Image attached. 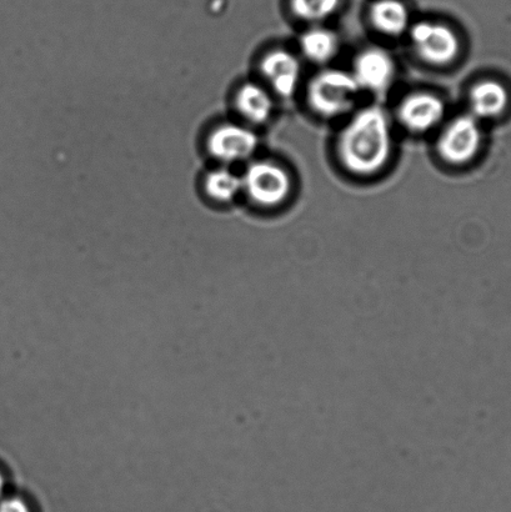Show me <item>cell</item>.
<instances>
[{
  "instance_id": "cell-6",
  "label": "cell",
  "mask_w": 511,
  "mask_h": 512,
  "mask_svg": "<svg viewBox=\"0 0 511 512\" xmlns=\"http://www.w3.org/2000/svg\"><path fill=\"white\" fill-rule=\"evenodd\" d=\"M395 63L387 50L378 47L364 49L357 55L353 65V77L360 90L384 94L392 87Z\"/></svg>"
},
{
  "instance_id": "cell-8",
  "label": "cell",
  "mask_w": 511,
  "mask_h": 512,
  "mask_svg": "<svg viewBox=\"0 0 511 512\" xmlns=\"http://www.w3.org/2000/svg\"><path fill=\"white\" fill-rule=\"evenodd\" d=\"M259 140L252 130L237 124H223L210 134L208 149L224 163L242 162L252 157Z\"/></svg>"
},
{
  "instance_id": "cell-13",
  "label": "cell",
  "mask_w": 511,
  "mask_h": 512,
  "mask_svg": "<svg viewBox=\"0 0 511 512\" xmlns=\"http://www.w3.org/2000/svg\"><path fill=\"white\" fill-rule=\"evenodd\" d=\"M300 49L309 62L327 64L339 52L338 35L327 28L307 30L299 40Z\"/></svg>"
},
{
  "instance_id": "cell-3",
  "label": "cell",
  "mask_w": 511,
  "mask_h": 512,
  "mask_svg": "<svg viewBox=\"0 0 511 512\" xmlns=\"http://www.w3.org/2000/svg\"><path fill=\"white\" fill-rule=\"evenodd\" d=\"M243 190L255 204L278 207L292 193L293 182L287 169L269 160L249 165L242 178Z\"/></svg>"
},
{
  "instance_id": "cell-9",
  "label": "cell",
  "mask_w": 511,
  "mask_h": 512,
  "mask_svg": "<svg viewBox=\"0 0 511 512\" xmlns=\"http://www.w3.org/2000/svg\"><path fill=\"white\" fill-rule=\"evenodd\" d=\"M260 72L275 94L283 98H292L302 79V64L288 50L274 49L264 55L260 63Z\"/></svg>"
},
{
  "instance_id": "cell-7",
  "label": "cell",
  "mask_w": 511,
  "mask_h": 512,
  "mask_svg": "<svg viewBox=\"0 0 511 512\" xmlns=\"http://www.w3.org/2000/svg\"><path fill=\"white\" fill-rule=\"evenodd\" d=\"M397 115L400 124L409 132L425 133L442 122L445 104L442 98L433 93H412L400 102Z\"/></svg>"
},
{
  "instance_id": "cell-16",
  "label": "cell",
  "mask_w": 511,
  "mask_h": 512,
  "mask_svg": "<svg viewBox=\"0 0 511 512\" xmlns=\"http://www.w3.org/2000/svg\"><path fill=\"white\" fill-rule=\"evenodd\" d=\"M0 512H30L22 499L10 498L0 501Z\"/></svg>"
},
{
  "instance_id": "cell-14",
  "label": "cell",
  "mask_w": 511,
  "mask_h": 512,
  "mask_svg": "<svg viewBox=\"0 0 511 512\" xmlns=\"http://www.w3.org/2000/svg\"><path fill=\"white\" fill-rule=\"evenodd\" d=\"M205 190L217 202L228 203L243 190L242 178L228 169H215L205 177Z\"/></svg>"
},
{
  "instance_id": "cell-10",
  "label": "cell",
  "mask_w": 511,
  "mask_h": 512,
  "mask_svg": "<svg viewBox=\"0 0 511 512\" xmlns=\"http://www.w3.org/2000/svg\"><path fill=\"white\" fill-rule=\"evenodd\" d=\"M511 97L507 85L497 79H484L475 83L469 93L473 117L492 120L502 117L510 107Z\"/></svg>"
},
{
  "instance_id": "cell-2",
  "label": "cell",
  "mask_w": 511,
  "mask_h": 512,
  "mask_svg": "<svg viewBox=\"0 0 511 512\" xmlns=\"http://www.w3.org/2000/svg\"><path fill=\"white\" fill-rule=\"evenodd\" d=\"M360 92L352 73L342 69H325L310 80L308 104L320 117L333 119L348 114Z\"/></svg>"
},
{
  "instance_id": "cell-11",
  "label": "cell",
  "mask_w": 511,
  "mask_h": 512,
  "mask_svg": "<svg viewBox=\"0 0 511 512\" xmlns=\"http://www.w3.org/2000/svg\"><path fill=\"white\" fill-rule=\"evenodd\" d=\"M370 22L379 33L400 37L410 27L409 10L400 0H377L370 8Z\"/></svg>"
},
{
  "instance_id": "cell-4",
  "label": "cell",
  "mask_w": 511,
  "mask_h": 512,
  "mask_svg": "<svg viewBox=\"0 0 511 512\" xmlns=\"http://www.w3.org/2000/svg\"><path fill=\"white\" fill-rule=\"evenodd\" d=\"M483 144V132L479 120L472 114L459 115L454 118L437 143L439 157L450 165H464L477 157Z\"/></svg>"
},
{
  "instance_id": "cell-15",
  "label": "cell",
  "mask_w": 511,
  "mask_h": 512,
  "mask_svg": "<svg viewBox=\"0 0 511 512\" xmlns=\"http://www.w3.org/2000/svg\"><path fill=\"white\" fill-rule=\"evenodd\" d=\"M290 5L295 17L317 23L332 17L339 8L340 0H292Z\"/></svg>"
},
{
  "instance_id": "cell-17",
  "label": "cell",
  "mask_w": 511,
  "mask_h": 512,
  "mask_svg": "<svg viewBox=\"0 0 511 512\" xmlns=\"http://www.w3.org/2000/svg\"><path fill=\"white\" fill-rule=\"evenodd\" d=\"M5 489V480L2 473H0V499H2L3 493Z\"/></svg>"
},
{
  "instance_id": "cell-1",
  "label": "cell",
  "mask_w": 511,
  "mask_h": 512,
  "mask_svg": "<svg viewBox=\"0 0 511 512\" xmlns=\"http://www.w3.org/2000/svg\"><path fill=\"white\" fill-rule=\"evenodd\" d=\"M337 150L343 167L359 177L387 167L393 154V133L384 109L372 105L359 110L340 133Z\"/></svg>"
},
{
  "instance_id": "cell-5",
  "label": "cell",
  "mask_w": 511,
  "mask_h": 512,
  "mask_svg": "<svg viewBox=\"0 0 511 512\" xmlns=\"http://www.w3.org/2000/svg\"><path fill=\"white\" fill-rule=\"evenodd\" d=\"M409 34L418 57L435 67L453 63L460 54L458 34L448 25L422 20L410 27Z\"/></svg>"
},
{
  "instance_id": "cell-12",
  "label": "cell",
  "mask_w": 511,
  "mask_h": 512,
  "mask_svg": "<svg viewBox=\"0 0 511 512\" xmlns=\"http://www.w3.org/2000/svg\"><path fill=\"white\" fill-rule=\"evenodd\" d=\"M235 105L238 112L253 124L267 123L274 110L272 95L255 83H245L239 88Z\"/></svg>"
}]
</instances>
